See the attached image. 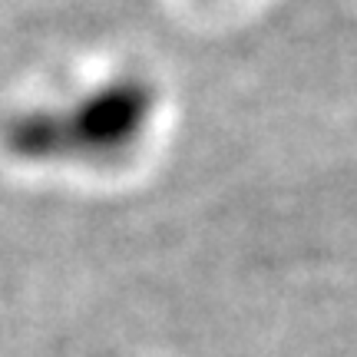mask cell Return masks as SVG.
I'll list each match as a JSON object with an SVG mask.
<instances>
[{"label": "cell", "instance_id": "6da1fadb", "mask_svg": "<svg viewBox=\"0 0 357 357\" xmlns=\"http://www.w3.org/2000/svg\"><path fill=\"white\" fill-rule=\"evenodd\" d=\"M155 106L159 96L153 83L119 77L89 89L70 106L17 116L7 129V146L33 162L113 166L139 149L153 126Z\"/></svg>", "mask_w": 357, "mask_h": 357}]
</instances>
